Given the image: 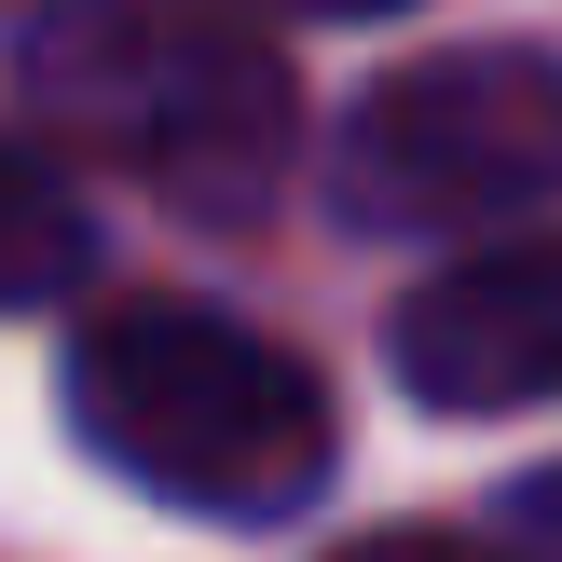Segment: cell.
Here are the masks:
<instances>
[{"instance_id": "6da1fadb", "label": "cell", "mask_w": 562, "mask_h": 562, "mask_svg": "<svg viewBox=\"0 0 562 562\" xmlns=\"http://www.w3.org/2000/svg\"><path fill=\"white\" fill-rule=\"evenodd\" d=\"M69 426L97 467L206 521H289L329 494V384L220 302H110L69 344Z\"/></svg>"}, {"instance_id": "7a4b0ae2", "label": "cell", "mask_w": 562, "mask_h": 562, "mask_svg": "<svg viewBox=\"0 0 562 562\" xmlns=\"http://www.w3.org/2000/svg\"><path fill=\"white\" fill-rule=\"evenodd\" d=\"M42 137L234 220L289 165V69L247 14L220 0H55L14 55Z\"/></svg>"}, {"instance_id": "3957f363", "label": "cell", "mask_w": 562, "mask_h": 562, "mask_svg": "<svg viewBox=\"0 0 562 562\" xmlns=\"http://www.w3.org/2000/svg\"><path fill=\"white\" fill-rule=\"evenodd\" d=\"M562 192V55L481 42L371 82L344 124V206L384 234H481Z\"/></svg>"}, {"instance_id": "277c9868", "label": "cell", "mask_w": 562, "mask_h": 562, "mask_svg": "<svg viewBox=\"0 0 562 562\" xmlns=\"http://www.w3.org/2000/svg\"><path fill=\"white\" fill-rule=\"evenodd\" d=\"M398 384L426 412H536L562 398V234L481 247L398 302Z\"/></svg>"}, {"instance_id": "5b68a950", "label": "cell", "mask_w": 562, "mask_h": 562, "mask_svg": "<svg viewBox=\"0 0 562 562\" xmlns=\"http://www.w3.org/2000/svg\"><path fill=\"white\" fill-rule=\"evenodd\" d=\"M82 261H97V220H82V192L55 179L42 151H14V137H0V316H14V302L82 289Z\"/></svg>"}, {"instance_id": "8992f818", "label": "cell", "mask_w": 562, "mask_h": 562, "mask_svg": "<svg viewBox=\"0 0 562 562\" xmlns=\"http://www.w3.org/2000/svg\"><path fill=\"white\" fill-rule=\"evenodd\" d=\"M508 536H521V562H562V467H536L508 494Z\"/></svg>"}, {"instance_id": "52a82bcc", "label": "cell", "mask_w": 562, "mask_h": 562, "mask_svg": "<svg viewBox=\"0 0 562 562\" xmlns=\"http://www.w3.org/2000/svg\"><path fill=\"white\" fill-rule=\"evenodd\" d=\"M344 562H508V549H467V536H357Z\"/></svg>"}, {"instance_id": "ba28073f", "label": "cell", "mask_w": 562, "mask_h": 562, "mask_svg": "<svg viewBox=\"0 0 562 562\" xmlns=\"http://www.w3.org/2000/svg\"><path fill=\"white\" fill-rule=\"evenodd\" d=\"M289 14H398V0H289Z\"/></svg>"}]
</instances>
